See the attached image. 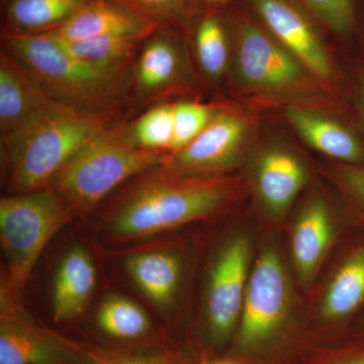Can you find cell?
Instances as JSON below:
<instances>
[{
	"label": "cell",
	"instance_id": "obj_1",
	"mask_svg": "<svg viewBox=\"0 0 364 364\" xmlns=\"http://www.w3.org/2000/svg\"><path fill=\"white\" fill-rule=\"evenodd\" d=\"M114 119L53 102L1 143L11 191L23 193L49 188L79 151L116 127Z\"/></svg>",
	"mask_w": 364,
	"mask_h": 364
},
{
	"label": "cell",
	"instance_id": "obj_2",
	"mask_svg": "<svg viewBox=\"0 0 364 364\" xmlns=\"http://www.w3.org/2000/svg\"><path fill=\"white\" fill-rule=\"evenodd\" d=\"M9 53L57 102L114 116L132 85L130 68H105L72 56L50 33L1 35Z\"/></svg>",
	"mask_w": 364,
	"mask_h": 364
},
{
	"label": "cell",
	"instance_id": "obj_3",
	"mask_svg": "<svg viewBox=\"0 0 364 364\" xmlns=\"http://www.w3.org/2000/svg\"><path fill=\"white\" fill-rule=\"evenodd\" d=\"M226 182L155 172L136 184L111 222L117 239L132 240L212 215L231 198Z\"/></svg>",
	"mask_w": 364,
	"mask_h": 364
},
{
	"label": "cell",
	"instance_id": "obj_4",
	"mask_svg": "<svg viewBox=\"0 0 364 364\" xmlns=\"http://www.w3.org/2000/svg\"><path fill=\"white\" fill-rule=\"evenodd\" d=\"M291 294L284 261L277 249L265 246L249 277L240 322L233 343L235 360L269 364L293 343Z\"/></svg>",
	"mask_w": 364,
	"mask_h": 364
},
{
	"label": "cell",
	"instance_id": "obj_5",
	"mask_svg": "<svg viewBox=\"0 0 364 364\" xmlns=\"http://www.w3.org/2000/svg\"><path fill=\"white\" fill-rule=\"evenodd\" d=\"M168 153L136 147L116 126L67 163L51 186L73 210L95 208L124 181L162 166Z\"/></svg>",
	"mask_w": 364,
	"mask_h": 364
},
{
	"label": "cell",
	"instance_id": "obj_6",
	"mask_svg": "<svg viewBox=\"0 0 364 364\" xmlns=\"http://www.w3.org/2000/svg\"><path fill=\"white\" fill-rule=\"evenodd\" d=\"M72 208L51 188L0 200V241L7 291L20 294L47 244L71 219Z\"/></svg>",
	"mask_w": 364,
	"mask_h": 364
},
{
	"label": "cell",
	"instance_id": "obj_7",
	"mask_svg": "<svg viewBox=\"0 0 364 364\" xmlns=\"http://www.w3.org/2000/svg\"><path fill=\"white\" fill-rule=\"evenodd\" d=\"M250 259L251 243L243 235L230 239L220 251L208 279L203 330L205 350L200 358H208V351H220L233 343L250 277Z\"/></svg>",
	"mask_w": 364,
	"mask_h": 364
},
{
	"label": "cell",
	"instance_id": "obj_8",
	"mask_svg": "<svg viewBox=\"0 0 364 364\" xmlns=\"http://www.w3.org/2000/svg\"><path fill=\"white\" fill-rule=\"evenodd\" d=\"M306 68L270 33L244 23L236 36L235 72L245 87L270 92H289L305 85Z\"/></svg>",
	"mask_w": 364,
	"mask_h": 364
},
{
	"label": "cell",
	"instance_id": "obj_9",
	"mask_svg": "<svg viewBox=\"0 0 364 364\" xmlns=\"http://www.w3.org/2000/svg\"><path fill=\"white\" fill-rule=\"evenodd\" d=\"M248 134L245 119L218 112L193 142L176 153H168L163 169L176 176L202 178L233 168L243 155Z\"/></svg>",
	"mask_w": 364,
	"mask_h": 364
},
{
	"label": "cell",
	"instance_id": "obj_10",
	"mask_svg": "<svg viewBox=\"0 0 364 364\" xmlns=\"http://www.w3.org/2000/svg\"><path fill=\"white\" fill-rule=\"evenodd\" d=\"M0 364H88L78 341L2 310Z\"/></svg>",
	"mask_w": 364,
	"mask_h": 364
},
{
	"label": "cell",
	"instance_id": "obj_11",
	"mask_svg": "<svg viewBox=\"0 0 364 364\" xmlns=\"http://www.w3.org/2000/svg\"><path fill=\"white\" fill-rule=\"evenodd\" d=\"M270 35L320 79L332 78L334 69L312 23L287 0H251Z\"/></svg>",
	"mask_w": 364,
	"mask_h": 364
},
{
	"label": "cell",
	"instance_id": "obj_12",
	"mask_svg": "<svg viewBox=\"0 0 364 364\" xmlns=\"http://www.w3.org/2000/svg\"><path fill=\"white\" fill-rule=\"evenodd\" d=\"M159 26L121 0H90L65 25L47 33L66 41L100 37L145 39Z\"/></svg>",
	"mask_w": 364,
	"mask_h": 364
},
{
	"label": "cell",
	"instance_id": "obj_13",
	"mask_svg": "<svg viewBox=\"0 0 364 364\" xmlns=\"http://www.w3.org/2000/svg\"><path fill=\"white\" fill-rule=\"evenodd\" d=\"M54 98L9 53L0 57V136L1 143L25 128Z\"/></svg>",
	"mask_w": 364,
	"mask_h": 364
},
{
	"label": "cell",
	"instance_id": "obj_14",
	"mask_svg": "<svg viewBox=\"0 0 364 364\" xmlns=\"http://www.w3.org/2000/svg\"><path fill=\"white\" fill-rule=\"evenodd\" d=\"M173 30V26L160 25L144 41L132 74V85L139 97L154 100L178 82L183 63Z\"/></svg>",
	"mask_w": 364,
	"mask_h": 364
},
{
	"label": "cell",
	"instance_id": "obj_15",
	"mask_svg": "<svg viewBox=\"0 0 364 364\" xmlns=\"http://www.w3.org/2000/svg\"><path fill=\"white\" fill-rule=\"evenodd\" d=\"M254 181L267 214L282 220L305 186L306 169L293 153L274 148L265 151L257 160Z\"/></svg>",
	"mask_w": 364,
	"mask_h": 364
},
{
	"label": "cell",
	"instance_id": "obj_16",
	"mask_svg": "<svg viewBox=\"0 0 364 364\" xmlns=\"http://www.w3.org/2000/svg\"><path fill=\"white\" fill-rule=\"evenodd\" d=\"M287 122L311 147L346 165L364 164V143L353 129L304 107H287Z\"/></svg>",
	"mask_w": 364,
	"mask_h": 364
},
{
	"label": "cell",
	"instance_id": "obj_17",
	"mask_svg": "<svg viewBox=\"0 0 364 364\" xmlns=\"http://www.w3.org/2000/svg\"><path fill=\"white\" fill-rule=\"evenodd\" d=\"M334 238V224L323 200L309 203L299 213L291 231V256L299 282L310 284Z\"/></svg>",
	"mask_w": 364,
	"mask_h": 364
},
{
	"label": "cell",
	"instance_id": "obj_18",
	"mask_svg": "<svg viewBox=\"0 0 364 364\" xmlns=\"http://www.w3.org/2000/svg\"><path fill=\"white\" fill-rule=\"evenodd\" d=\"M97 284V272L90 254L75 247L65 254L55 277L52 318L57 324L70 322L85 311Z\"/></svg>",
	"mask_w": 364,
	"mask_h": 364
},
{
	"label": "cell",
	"instance_id": "obj_19",
	"mask_svg": "<svg viewBox=\"0 0 364 364\" xmlns=\"http://www.w3.org/2000/svg\"><path fill=\"white\" fill-rule=\"evenodd\" d=\"M90 0H1L2 35L58 30Z\"/></svg>",
	"mask_w": 364,
	"mask_h": 364
},
{
	"label": "cell",
	"instance_id": "obj_20",
	"mask_svg": "<svg viewBox=\"0 0 364 364\" xmlns=\"http://www.w3.org/2000/svg\"><path fill=\"white\" fill-rule=\"evenodd\" d=\"M364 301V244L339 265L326 287L320 306L321 320L327 324L341 322Z\"/></svg>",
	"mask_w": 364,
	"mask_h": 364
},
{
	"label": "cell",
	"instance_id": "obj_21",
	"mask_svg": "<svg viewBox=\"0 0 364 364\" xmlns=\"http://www.w3.org/2000/svg\"><path fill=\"white\" fill-rule=\"evenodd\" d=\"M95 324L100 334L114 344L134 345L146 349L153 339V326L147 313L130 299L111 296L97 310Z\"/></svg>",
	"mask_w": 364,
	"mask_h": 364
},
{
	"label": "cell",
	"instance_id": "obj_22",
	"mask_svg": "<svg viewBox=\"0 0 364 364\" xmlns=\"http://www.w3.org/2000/svg\"><path fill=\"white\" fill-rule=\"evenodd\" d=\"M127 272L150 301L167 306L173 301L181 284V261L173 254L152 251L127 259Z\"/></svg>",
	"mask_w": 364,
	"mask_h": 364
},
{
	"label": "cell",
	"instance_id": "obj_23",
	"mask_svg": "<svg viewBox=\"0 0 364 364\" xmlns=\"http://www.w3.org/2000/svg\"><path fill=\"white\" fill-rule=\"evenodd\" d=\"M53 37L58 41L59 44L66 52L75 58L105 68H130V62L134 55L142 47L144 41L147 39L100 37L66 41L59 39L55 36Z\"/></svg>",
	"mask_w": 364,
	"mask_h": 364
},
{
	"label": "cell",
	"instance_id": "obj_24",
	"mask_svg": "<svg viewBox=\"0 0 364 364\" xmlns=\"http://www.w3.org/2000/svg\"><path fill=\"white\" fill-rule=\"evenodd\" d=\"M195 46L203 73L212 80L221 78L228 66L229 46L224 23L215 14H207L198 21Z\"/></svg>",
	"mask_w": 364,
	"mask_h": 364
},
{
	"label": "cell",
	"instance_id": "obj_25",
	"mask_svg": "<svg viewBox=\"0 0 364 364\" xmlns=\"http://www.w3.org/2000/svg\"><path fill=\"white\" fill-rule=\"evenodd\" d=\"M127 129L129 138L136 147L169 152L174 133L173 105L162 104L152 107L135 123L127 126Z\"/></svg>",
	"mask_w": 364,
	"mask_h": 364
},
{
	"label": "cell",
	"instance_id": "obj_26",
	"mask_svg": "<svg viewBox=\"0 0 364 364\" xmlns=\"http://www.w3.org/2000/svg\"><path fill=\"white\" fill-rule=\"evenodd\" d=\"M88 364H191L177 351L168 348L124 350L91 342L78 341Z\"/></svg>",
	"mask_w": 364,
	"mask_h": 364
},
{
	"label": "cell",
	"instance_id": "obj_27",
	"mask_svg": "<svg viewBox=\"0 0 364 364\" xmlns=\"http://www.w3.org/2000/svg\"><path fill=\"white\" fill-rule=\"evenodd\" d=\"M173 140L169 153H176L200 135L218 114L208 105L182 102L174 104Z\"/></svg>",
	"mask_w": 364,
	"mask_h": 364
},
{
	"label": "cell",
	"instance_id": "obj_28",
	"mask_svg": "<svg viewBox=\"0 0 364 364\" xmlns=\"http://www.w3.org/2000/svg\"><path fill=\"white\" fill-rule=\"evenodd\" d=\"M311 11L333 32L347 35L355 18L354 0H301Z\"/></svg>",
	"mask_w": 364,
	"mask_h": 364
},
{
	"label": "cell",
	"instance_id": "obj_29",
	"mask_svg": "<svg viewBox=\"0 0 364 364\" xmlns=\"http://www.w3.org/2000/svg\"><path fill=\"white\" fill-rule=\"evenodd\" d=\"M159 25L174 26L188 16L191 0H121Z\"/></svg>",
	"mask_w": 364,
	"mask_h": 364
},
{
	"label": "cell",
	"instance_id": "obj_30",
	"mask_svg": "<svg viewBox=\"0 0 364 364\" xmlns=\"http://www.w3.org/2000/svg\"><path fill=\"white\" fill-rule=\"evenodd\" d=\"M338 181L347 198L364 215V164H345L339 169Z\"/></svg>",
	"mask_w": 364,
	"mask_h": 364
},
{
	"label": "cell",
	"instance_id": "obj_31",
	"mask_svg": "<svg viewBox=\"0 0 364 364\" xmlns=\"http://www.w3.org/2000/svg\"><path fill=\"white\" fill-rule=\"evenodd\" d=\"M296 364H364V348L318 352Z\"/></svg>",
	"mask_w": 364,
	"mask_h": 364
},
{
	"label": "cell",
	"instance_id": "obj_32",
	"mask_svg": "<svg viewBox=\"0 0 364 364\" xmlns=\"http://www.w3.org/2000/svg\"><path fill=\"white\" fill-rule=\"evenodd\" d=\"M212 364H242L233 358L220 359V360L212 361Z\"/></svg>",
	"mask_w": 364,
	"mask_h": 364
},
{
	"label": "cell",
	"instance_id": "obj_33",
	"mask_svg": "<svg viewBox=\"0 0 364 364\" xmlns=\"http://www.w3.org/2000/svg\"><path fill=\"white\" fill-rule=\"evenodd\" d=\"M359 97H360L361 109H363L364 116V77L363 78V80H361L360 93H359Z\"/></svg>",
	"mask_w": 364,
	"mask_h": 364
},
{
	"label": "cell",
	"instance_id": "obj_34",
	"mask_svg": "<svg viewBox=\"0 0 364 364\" xmlns=\"http://www.w3.org/2000/svg\"><path fill=\"white\" fill-rule=\"evenodd\" d=\"M196 364H212V360L208 358H200L198 359V363Z\"/></svg>",
	"mask_w": 364,
	"mask_h": 364
},
{
	"label": "cell",
	"instance_id": "obj_35",
	"mask_svg": "<svg viewBox=\"0 0 364 364\" xmlns=\"http://www.w3.org/2000/svg\"><path fill=\"white\" fill-rule=\"evenodd\" d=\"M205 1H208V2H221V1H224V0H205Z\"/></svg>",
	"mask_w": 364,
	"mask_h": 364
},
{
	"label": "cell",
	"instance_id": "obj_36",
	"mask_svg": "<svg viewBox=\"0 0 364 364\" xmlns=\"http://www.w3.org/2000/svg\"><path fill=\"white\" fill-rule=\"evenodd\" d=\"M363 329H364V322H363Z\"/></svg>",
	"mask_w": 364,
	"mask_h": 364
}]
</instances>
